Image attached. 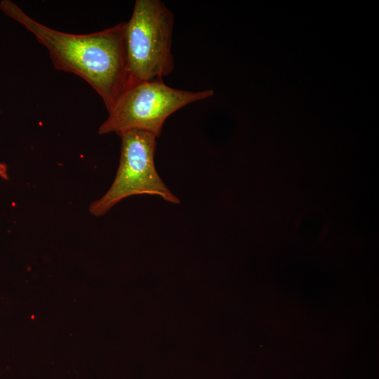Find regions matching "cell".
Wrapping results in <instances>:
<instances>
[{
  "label": "cell",
  "instance_id": "2",
  "mask_svg": "<svg viewBox=\"0 0 379 379\" xmlns=\"http://www.w3.org/2000/svg\"><path fill=\"white\" fill-rule=\"evenodd\" d=\"M173 13L162 1H135L125 29L129 87L139 82L163 80L173 71Z\"/></svg>",
  "mask_w": 379,
  "mask_h": 379
},
{
  "label": "cell",
  "instance_id": "3",
  "mask_svg": "<svg viewBox=\"0 0 379 379\" xmlns=\"http://www.w3.org/2000/svg\"><path fill=\"white\" fill-rule=\"evenodd\" d=\"M211 89L189 91L172 88L163 80L139 82L129 87L107 119L98 128V133L119 134L137 130L159 138L168 117L192 102L213 95Z\"/></svg>",
  "mask_w": 379,
  "mask_h": 379
},
{
  "label": "cell",
  "instance_id": "1",
  "mask_svg": "<svg viewBox=\"0 0 379 379\" xmlns=\"http://www.w3.org/2000/svg\"><path fill=\"white\" fill-rule=\"evenodd\" d=\"M0 10L22 25L48 51L53 67L83 79L102 99L107 112L129 87L125 44L126 22L89 34L51 28L10 0Z\"/></svg>",
  "mask_w": 379,
  "mask_h": 379
},
{
  "label": "cell",
  "instance_id": "4",
  "mask_svg": "<svg viewBox=\"0 0 379 379\" xmlns=\"http://www.w3.org/2000/svg\"><path fill=\"white\" fill-rule=\"evenodd\" d=\"M121 152L119 167L110 187L89 206L97 217L107 213L121 200L134 195L158 196L171 204H179L158 174L154 164L157 137L145 131L132 130L119 134Z\"/></svg>",
  "mask_w": 379,
  "mask_h": 379
}]
</instances>
